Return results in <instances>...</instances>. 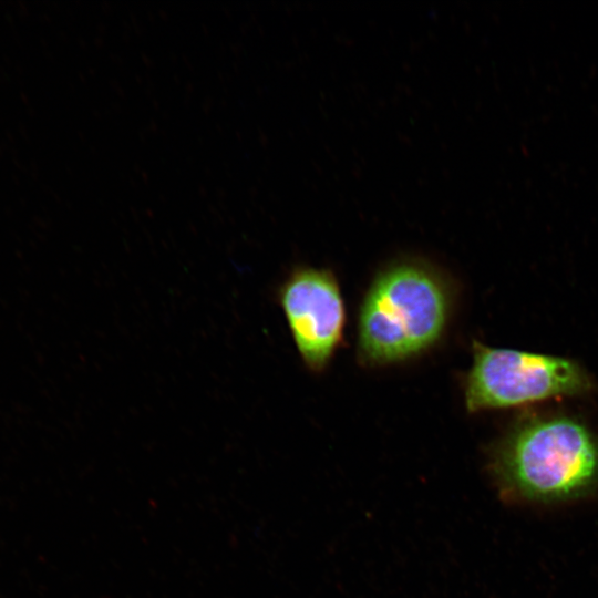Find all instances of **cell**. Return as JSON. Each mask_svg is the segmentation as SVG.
I'll return each instance as SVG.
<instances>
[{
	"instance_id": "cell-3",
	"label": "cell",
	"mask_w": 598,
	"mask_h": 598,
	"mask_svg": "<svg viewBox=\"0 0 598 598\" xmlns=\"http://www.w3.org/2000/svg\"><path fill=\"white\" fill-rule=\"evenodd\" d=\"M472 365L463 381L466 410L507 409L557 396H581L594 389L575 360L493 348L472 341Z\"/></svg>"
},
{
	"instance_id": "cell-2",
	"label": "cell",
	"mask_w": 598,
	"mask_h": 598,
	"mask_svg": "<svg viewBox=\"0 0 598 598\" xmlns=\"http://www.w3.org/2000/svg\"><path fill=\"white\" fill-rule=\"evenodd\" d=\"M453 306L452 286L435 266L412 257L386 265L360 305V362L388 365L429 351L444 336Z\"/></svg>"
},
{
	"instance_id": "cell-4",
	"label": "cell",
	"mask_w": 598,
	"mask_h": 598,
	"mask_svg": "<svg viewBox=\"0 0 598 598\" xmlns=\"http://www.w3.org/2000/svg\"><path fill=\"white\" fill-rule=\"evenodd\" d=\"M277 300L303 363L313 372L323 371L342 341L346 323L334 274L297 266L279 286Z\"/></svg>"
},
{
	"instance_id": "cell-1",
	"label": "cell",
	"mask_w": 598,
	"mask_h": 598,
	"mask_svg": "<svg viewBox=\"0 0 598 598\" xmlns=\"http://www.w3.org/2000/svg\"><path fill=\"white\" fill-rule=\"evenodd\" d=\"M487 471L507 501L578 498L598 485V436L575 416L526 414L492 445Z\"/></svg>"
}]
</instances>
